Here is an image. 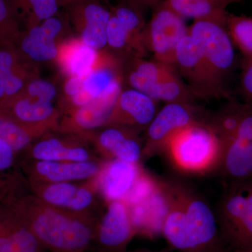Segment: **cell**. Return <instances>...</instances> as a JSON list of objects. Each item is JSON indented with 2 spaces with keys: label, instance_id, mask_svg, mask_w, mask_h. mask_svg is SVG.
<instances>
[{
  "label": "cell",
  "instance_id": "obj_19",
  "mask_svg": "<svg viewBox=\"0 0 252 252\" xmlns=\"http://www.w3.org/2000/svg\"><path fill=\"white\" fill-rule=\"evenodd\" d=\"M37 77L38 64L23 58L14 46H0V103L14 98Z\"/></svg>",
  "mask_w": 252,
  "mask_h": 252
},
{
  "label": "cell",
  "instance_id": "obj_26",
  "mask_svg": "<svg viewBox=\"0 0 252 252\" xmlns=\"http://www.w3.org/2000/svg\"><path fill=\"white\" fill-rule=\"evenodd\" d=\"M99 51L86 46L77 36H69L61 41L55 61L61 77H85L94 67Z\"/></svg>",
  "mask_w": 252,
  "mask_h": 252
},
{
  "label": "cell",
  "instance_id": "obj_4",
  "mask_svg": "<svg viewBox=\"0 0 252 252\" xmlns=\"http://www.w3.org/2000/svg\"><path fill=\"white\" fill-rule=\"evenodd\" d=\"M217 218L220 234L235 250L252 251V180L229 185Z\"/></svg>",
  "mask_w": 252,
  "mask_h": 252
},
{
  "label": "cell",
  "instance_id": "obj_40",
  "mask_svg": "<svg viewBox=\"0 0 252 252\" xmlns=\"http://www.w3.org/2000/svg\"><path fill=\"white\" fill-rule=\"evenodd\" d=\"M234 252H252V251H243V250H235Z\"/></svg>",
  "mask_w": 252,
  "mask_h": 252
},
{
  "label": "cell",
  "instance_id": "obj_31",
  "mask_svg": "<svg viewBox=\"0 0 252 252\" xmlns=\"http://www.w3.org/2000/svg\"><path fill=\"white\" fill-rule=\"evenodd\" d=\"M44 135L39 131L0 118V140L6 142L16 155L24 153L34 141Z\"/></svg>",
  "mask_w": 252,
  "mask_h": 252
},
{
  "label": "cell",
  "instance_id": "obj_35",
  "mask_svg": "<svg viewBox=\"0 0 252 252\" xmlns=\"http://www.w3.org/2000/svg\"><path fill=\"white\" fill-rule=\"evenodd\" d=\"M20 94L44 102H53L59 97V88L56 83L37 77L30 81Z\"/></svg>",
  "mask_w": 252,
  "mask_h": 252
},
{
  "label": "cell",
  "instance_id": "obj_32",
  "mask_svg": "<svg viewBox=\"0 0 252 252\" xmlns=\"http://www.w3.org/2000/svg\"><path fill=\"white\" fill-rule=\"evenodd\" d=\"M225 23L233 45L240 51L244 60H252V18L227 14Z\"/></svg>",
  "mask_w": 252,
  "mask_h": 252
},
{
  "label": "cell",
  "instance_id": "obj_25",
  "mask_svg": "<svg viewBox=\"0 0 252 252\" xmlns=\"http://www.w3.org/2000/svg\"><path fill=\"white\" fill-rule=\"evenodd\" d=\"M124 87L147 94L159 81L177 72L175 68L158 61H149L143 57H132L123 61Z\"/></svg>",
  "mask_w": 252,
  "mask_h": 252
},
{
  "label": "cell",
  "instance_id": "obj_34",
  "mask_svg": "<svg viewBox=\"0 0 252 252\" xmlns=\"http://www.w3.org/2000/svg\"><path fill=\"white\" fill-rule=\"evenodd\" d=\"M23 29L8 0H0V46H14Z\"/></svg>",
  "mask_w": 252,
  "mask_h": 252
},
{
  "label": "cell",
  "instance_id": "obj_8",
  "mask_svg": "<svg viewBox=\"0 0 252 252\" xmlns=\"http://www.w3.org/2000/svg\"><path fill=\"white\" fill-rule=\"evenodd\" d=\"M225 21L226 16L195 20L189 28V35L214 70L223 80L232 72L235 64V46L228 34Z\"/></svg>",
  "mask_w": 252,
  "mask_h": 252
},
{
  "label": "cell",
  "instance_id": "obj_14",
  "mask_svg": "<svg viewBox=\"0 0 252 252\" xmlns=\"http://www.w3.org/2000/svg\"><path fill=\"white\" fill-rule=\"evenodd\" d=\"M99 217L94 242L97 252H127V248L137 235L128 208L123 200L105 203Z\"/></svg>",
  "mask_w": 252,
  "mask_h": 252
},
{
  "label": "cell",
  "instance_id": "obj_3",
  "mask_svg": "<svg viewBox=\"0 0 252 252\" xmlns=\"http://www.w3.org/2000/svg\"><path fill=\"white\" fill-rule=\"evenodd\" d=\"M165 152L176 168L194 175L218 169L221 157L220 140L206 120L179 131L167 144Z\"/></svg>",
  "mask_w": 252,
  "mask_h": 252
},
{
  "label": "cell",
  "instance_id": "obj_15",
  "mask_svg": "<svg viewBox=\"0 0 252 252\" xmlns=\"http://www.w3.org/2000/svg\"><path fill=\"white\" fill-rule=\"evenodd\" d=\"M140 132L119 126H104L86 134L94 152L104 161L124 160L132 163H141L143 142Z\"/></svg>",
  "mask_w": 252,
  "mask_h": 252
},
{
  "label": "cell",
  "instance_id": "obj_12",
  "mask_svg": "<svg viewBox=\"0 0 252 252\" xmlns=\"http://www.w3.org/2000/svg\"><path fill=\"white\" fill-rule=\"evenodd\" d=\"M21 159L46 161L85 162L102 159L94 152L86 134L47 132L34 141Z\"/></svg>",
  "mask_w": 252,
  "mask_h": 252
},
{
  "label": "cell",
  "instance_id": "obj_37",
  "mask_svg": "<svg viewBox=\"0 0 252 252\" xmlns=\"http://www.w3.org/2000/svg\"><path fill=\"white\" fill-rule=\"evenodd\" d=\"M162 0H122V1L134 5L142 10L148 9V8L153 9Z\"/></svg>",
  "mask_w": 252,
  "mask_h": 252
},
{
  "label": "cell",
  "instance_id": "obj_39",
  "mask_svg": "<svg viewBox=\"0 0 252 252\" xmlns=\"http://www.w3.org/2000/svg\"><path fill=\"white\" fill-rule=\"evenodd\" d=\"M156 252L153 251H149V250H137V251H134V252Z\"/></svg>",
  "mask_w": 252,
  "mask_h": 252
},
{
  "label": "cell",
  "instance_id": "obj_23",
  "mask_svg": "<svg viewBox=\"0 0 252 252\" xmlns=\"http://www.w3.org/2000/svg\"><path fill=\"white\" fill-rule=\"evenodd\" d=\"M127 208L137 235L152 238L162 233L167 212L163 182L160 181L152 193L137 203L128 205Z\"/></svg>",
  "mask_w": 252,
  "mask_h": 252
},
{
  "label": "cell",
  "instance_id": "obj_24",
  "mask_svg": "<svg viewBox=\"0 0 252 252\" xmlns=\"http://www.w3.org/2000/svg\"><path fill=\"white\" fill-rule=\"evenodd\" d=\"M122 64L107 49L99 51L94 67L84 77V89L94 98L119 94L124 87Z\"/></svg>",
  "mask_w": 252,
  "mask_h": 252
},
{
  "label": "cell",
  "instance_id": "obj_27",
  "mask_svg": "<svg viewBox=\"0 0 252 252\" xmlns=\"http://www.w3.org/2000/svg\"><path fill=\"white\" fill-rule=\"evenodd\" d=\"M27 186V180L16 161V154L0 140V203Z\"/></svg>",
  "mask_w": 252,
  "mask_h": 252
},
{
  "label": "cell",
  "instance_id": "obj_41",
  "mask_svg": "<svg viewBox=\"0 0 252 252\" xmlns=\"http://www.w3.org/2000/svg\"><path fill=\"white\" fill-rule=\"evenodd\" d=\"M246 104H248V105L250 106V107H252V101H251V102H250V103Z\"/></svg>",
  "mask_w": 252,
  "mask_h": 252
},
{
  "label": "cell",
  "instance_id": "obj_30",
  "mask_svg": "<svg viewBox=\"0 0 252 252\" xmlns=\"http://www.w3.org/2000/svg\"><path fill=\"white\" fill-rule=\"evenodd\" d=\"M177 72L157 83L149 93V97L157 102L162 101L165 103H193V99L196 97Z\"/></svg>",
  "mask_w": 252,
  "mask_h": 252
},
{
  "label": "cell",
  "instance_id": "obj_38",
  "mask_svg": "<svg viewBox=\"0 0 252 252\" xmlns=\"http://www.w3.org/2000/svg\"><path fill=\"white\" fill-rule=\"evenodd\" d=\"M72 1H74V0H57L60 7L64 8V9H65Z\"/></svg>",
  "mask_w": 252,
  "mask_h": 252
},
{
  "label": "cell",
  "instance_id": "obj_7",
  "mask_svg": "<svg viewBox=\"0 0 252 252\" xmlns=\"http://www.w3.org/2000/svg\"><path fill=\"white\" fill-rule=\"evenodd\" d=\"M28 185L32 193L46 203L69 212L97 216L96 212L105 203L99 192L97 176L79 182H28Z\"/></svg>",
  "mask_w": 252,
  "mask_h": 252
},
{
  "label": "cell",
  "instance_id": "obj_18",
  "mask_svg": "<svg viewBox=\"0 0 252 252\" xmlns=\"http://www.w3.org/2000/svg\"><path fill=\"white\" fill-rule=\"evenodd\" d=\"M157 102L140 91L124 86L105 126H124L140 132L146 130L158 112Z\"/></svg>",
  "mask_w": 252,
  "mask_h": 252
},
{
  "label": "cell",
  "instance_id": "obj_11",
  "mask_svg": "<svg viewBox=\"0 0 252 252\" xmlns=\"http://www.w3.org/2000/svg\"><path fill=\"white\" fill-rule=\"evenodd\" d=\"M218 170L230 185L252 180V107L245 104L240 124L220 145Z\"/></svg>",
  "mask_w": 252,
  "mask_h": 252
},
{
  "label": "cell",
  "instance_id": "obj_6",
  "mask_svg": "<svg viewBox=\"0 0 252 252\" xmlns=\"http://www.w3.org/2000/svg\"><path fill=\"white\" fill-rule=\"evenodd\" d=\"M188 33L185 18L164 0L153 8L152 18L147 23L144 47L153 54L155 61L174 67L177 46Z\"/></svg>",
  "mask_w": 252,
  "mask_h": 252
},
{
  "label": "cell",
  "instance_id": "obj_36",
  "mask_svg": "<svg viewBox=\"0 0 252 252\" xmlns=\"http://www.w3.org/2000/svg\"><path fill=\"white\" fill-rule=\"evenodd\" d=\"M240 90L245 104L252 101V60H243L240 75Z\"/></svg>",
  "mask_w": 252,
  "mask_h": 252
},
{
  "label": "cell",
  "instance_id": "obj_29",
  "mask_svg": "<svg viewBox=\"0 0 252 252\" xmlns=\"http://www.w3.org/2000/svg\"><path fill=\"white\" fill-rule=\"evenodd\" d=\"M167 4L184 18L195 20L226 16L230 0H166Z\"/></svg>",
  "mask_w": 252,
  "mask_h": 252
},
{
  "label": "cell",
  "instance_id": "obj_1",
  "mask_svg": "<svg viewBox=\"0 0 252 252\" xmlns=\"http://www.w3.org/2000/svg\"><path fill=\"white\" fill-rule=\"evenodd\" d=\"M9 204L38 241L51 252H86L92 246L98 216L62 210L46 203L26 187L10 195Z\"/></svg>",
  "mask_w": 252,
  "mask_h": 252
},
{
  "label": "cell",
  "instance_id": "obj_22",
  "mask_svg": "<svg viewBox=\"0 0 252 252\" xmlns=\"http://www.w3.org/2000/svg\"><path fill=\"white\" fill-rule=\"evenodd\" d=\"M22 217L9 204L0 203V252H44Z\"/></svg>",
  "mask_w": 252,
  "mask_h": 252
},
{
  "label": "cell",
  "instance_id": "obj_21",
  "mask_svg": "<svg viewBox=\"0 0 252 252\" xmlns=\"http://www.w3.org/2000/svg\"><path fill=\"white\" fill-rule=\"evenodd\" d=\"M118 94L96 97L89 104L61 116L60 132L87 134L107 125Z\"/></svg>",
  "mask_w": 252,
  "mask_h": 252
},
{
  "label": "cell",
  "instance_id": "obj_2",
  "mask_svg": "<svg viewBox=\"0 0 252 252\" xmlns=\"http://www.w3.org/2000/svg\"><path fill=\"white\" fill-rule=\"evenodd\" d=\"M167 212L162 233L181 252H223L217 215L203 197L188 186L163 182Z\"/></svg>",
  "mask_w": 252,
  "mask_h": 252
},
{
  "label": "cell",
  "instance_id": "obj_33",
  "mask_svg": "<svg viewBox=\"0 0 252 252\" xmlns=\"http://www.w3.org/2000/svg\"><path fill=\"white\" fill-rule=\"evenodd\" d=\"M111 11L136 42L145 49L143 37L147 23L144 18V10L125 1H122L116 6H112Z\"/></svg>",
  "mask_w": 252,
  "mask_h": 252
},
{
  "label": "cell",
  "instance_id": "obj_17",
  "mask_svg": "<svg viewBox=\"0 0 252 252\" xmlns=\"http://www.w3.org/2000/svg\"><path fill=\"white\" fill-rule=\"evenodd\" d=\"M104 162L102 160L66 162L21 159L18 165L28 182L52 184L90 180L98 175Z\"/></svg>",
  "mask_w": 252,
  "mask_h": 252
},
{
  "label": "cell",
  "instance_id": "obj_10",
  "mask_svg": "<svg viewBox=\"0 0 252 252\" xmlns=\"http://www.w3.org/2000/svg\"><path fill=\"white\" fill-rule=\"evenodd\" d=\"M193 103H166L146 129L142 160L165 152L167 144L181 130L194 123L205 121Z\"/></svg>",
  "mask_w": 252,
  "mask_h": 252
},
{
  "label": "cell",
  "instance_id": "obj_20",
  "mask_svg": "<svg viewBox=\"0 0 252 252\" xmlns=\"http://www.w3.org/2000/svg\"><path fill=\"white\" fill-rule=\"evenodd\" d=\"M144 171L141 163L117 159L104 161L97 175L99 192L104 201L124 200Z\"/></svg>",
  "mask_w": 252,
  "mask_h": 252
},
{
  "label": "cell",
  "instance_id": "obj_28",
  "mask_svg": "<svg viewBox=\"0 0 252 252\" xmlns=\"http://www.w3.org/2000/svg\"><path fill=\"white\" fill-rule=\"evenodd\" d=\"M23 31L31 29L59 13L57 0H8Z\"/></svg>",
  "mask_w": 252,
  "mask_h": 252
},
{
  "label": "cell",
  "instance_id": "obj_5",
  "mask_svg": "<svg viewBox=\"0 0 252 252\" xmlns=\"http://www.w3.org/2000/svg\"><path fill=\"white\" fill-rule=\"evenodd\" d=\"M174 67L185 77L195 97L230 99L224 80L209 64L189 33L177 46Z\"/></svg>",
  "mask_w": 252,
  "mask_h": 252
},
{
  "label": "cell",
  "instance_id": "obj_13",
  "mask_svg": "<svg viewBox=\"0 0 252 252\" xmlns=\"http://www.w3.org/2000/svg\"><path fill=\"white\" fill-rule=\"evenodd\" d=\"M65 10L74 36L96 51L107 49L111 7L102 0H74Z\"/></svg>",
  "mask_w": 252,
  "mask_h": 252
},
{
  "label": "cell",
  "instance_id": "obj_9",
  "mask_svg": "<svg viewBox=\"0 0 252 252\" xmlns=\"http://www.w3.org/2000/svg\"><path fill=\"white\" fill-rule=\"evenodd\" d=\"M66 13H59L40 24L23 31L15 44L21 56L30 62L39 63L56 61L61 41L73 35Z\"/></svg>",
  "mask_w": 252,
  "mask_h": 252
},
{
  "label": "cell",
  "instance_id": "obj_16",
  "mask_svg": "<svg viewBox=\"0 0 252 252\" xmlns=\"http://www.w3.org/2000/svg\"><path fill=\"white\" fill-rule=\"evenodd\" d=\"M0 118L46 134L59 130L61 113L53 102L19 94L0 103Z\"/></svg>",
  "mask_w": 252,
  "mask_h": 252
}]
</instances>
